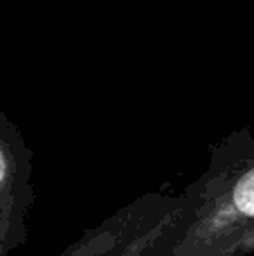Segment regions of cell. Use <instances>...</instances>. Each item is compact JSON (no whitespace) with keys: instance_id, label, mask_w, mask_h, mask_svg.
<instances>
[{"instance_id":"cell-1","label":"cell","mask_w":254,"mask_h":256,"mask_svg":"<svg viewBox=\"0 0 254 256\" xmlns=\"http://www.w3.org/2000/svg\"><path fill=\"white\" fill-rule=\"evenodd\" d=\"M254 252V135L238 130L212 148L207 168L178 196L148 256Z\"/></svg>"},{"instance_id":"cell-2","label":"cell","mask_w":254,"mask_h":256,"mask_svg":"<svg viewBox=\"0 0 254 256\" xmlns=\"http://www.w3.org/2000/svg\"><path fill=\"white\" fill-rule=\"evenodd\" d=\"M34 150L0 108V236L9 252L27 240V214L36 200Z\"/></svg>"},{"instance_id":"cell-3","label":"cell","mask_w":254,"mask_h":256,"mask_svg":"<svg viewBox=\"0 0 254 256\" xmlns=\"http://www.w3.org/2000/svg\"><path fill=\"white\" fill-rule=\"evenodd\" d=\"M174 200V196L164 194H146L135 198L133 202L124 204L97 222L94 227L86 230L74 243L61 250L56 256H120L122 248L128 243V238L156 214H160L166 204Z\"/></svg>"},{"instance_id":"cell-4","label":"cell","mask_w":254,"mask_h":256,"mask_svg":"<svg viewBox=\"0 0 254 256\" xmlns=\"http://www.w3.org/2000/svg\"><path fill=\"white\" fill-rule=\"evenodd\" d=\"M12 252H9L7 248H4V243H2V236H0V256H9Z\"/></svg>"}]
</instances>
